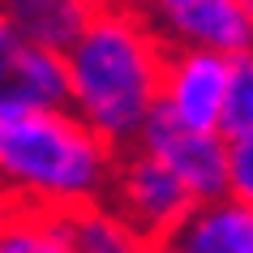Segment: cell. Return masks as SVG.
<instances>
[{
  "instance_id": "6da1fadb",
  "label": "cell",
  "mask_w": 253,
  "mask_h": 253,
  "mask_svg": "<svg viewBox=\"0 0 253 253\" xmlns=\"http://www.w3.org/2000/svg\"><path fill=\"white\" fill-rule=\"evenodd\" d=\"M163 39L142 9L94 4L82 39L65 52L69 112L112 150H129L159 103Z\"/></svg>"
},
{
  "instance_id": "7a4b0ae2",
  "label": "cell",
  "mask_w": 253,
  "mask_h": 253,
  "mask_svg": "<svg viewBox=\"0 0 253 253\" xmlns=\"http://www.w3.org/2000/svg\"><path fill=\"white\" fill-rule=\"evenodd\" d=\"M116 155L73 112H35L0 99V189L9 206L69 214L107 202Z\"/></svg>"
},
{
  "instance_id": "3957f363",
  "label": "cell",
  "mask_w": 253,
  "mask_h": 253,
  "mask_svg": "<svg viewBox=\"0 0 253 253\" xmlns=\"http://www.w3.org/2000/svg\"><path fill=\"white\" fill-rule=\"evenodd\" d=\"M107 206L133 227L142 240L159 245L185 223L198 202L189 198V189L176 180L159 159H150L146 150H120L112 189H107Z\"/></svg>"
},
{
  "instance_id": "277c9868",
  "label": "cell",
  "mask_w": 253,
  "mask_h": 253,
  "mask_svg": "<svg viewBox=\"0 0 253 253\" xmlns=\"http://www.w3.org/2000/svg\"><path fill=\"white\" fill-rule=\"evenodd\" d=\"M133 150H146L150 159H159L189 189V198L198 202V206L227 198V142L219 133L185 129L180 120H172L155 103V112L146 116Z\"/></svg>"
},
{
  "instance_id": "5b68a950",
  "label": "cell",
  "mask_w": 253,
  "mask_h": 253,
  "mask_svg": "<svg viewBox=\"0 0 253 253\" xmlns=\"http://www.w3.org/2000/svg\"><path fill=\"white\" fill-rule=\"evenodd\" d=\"M142 13L163 47L211 52L223 60H240L253 52V22L245 0H159Z\"/></svg>"
},
{
  "instance_id": "8992f818",
  "label": "cell",
  "mask_w": 253,
  "mask_h": 253,
  "mask_svg": "<svg viewBox=\"0 0 253 253\" xmlns=\"http://www.w3.org/2000/svg\"><path fill=\"white\" fill-rule=\"evenodd\" d=\"M227 82H232V60L211 52H185L168 47L163 56V82H159V107L185 129L198 133H219V116L227 103Z\"/></svg>"
},
{
  "instance_id": "52a82bcc",
  "label": "cell",
  "mask_w": 253,
  "mask_h": 253,
  "mask_svg": "<svg viewBox=\"0 0 253 253\" xmlns=\"http://www.w3.org/2000/svg\"><path fill=\"white\" fill-rule=\"evenodd\" d=\"M155 253H253V211L232 198L193 206V214L163 236Z\"/></svg>"
},
{
  "instance_id": "ba28073f",
  "label": "cell",
  "mask_w": 253,
  "mask_h": 253,
  "mask_svg": "<svg viewBox=\"0 0 253 253\" xmlns=\"http://www.w3.org/2000/svg\"><path fill=\"white\" fill-rule=\"evenodd\" d=\"M0 9L26 47H43V52L60 56L82 39V30L94 13V4H86V0H13Z\"/></svg>"
},
{
  "instance_id": "9c48e42d",
  "label": "cell",
  "mask_w": 253,
  "mask_h": 253,
  "mask_svg": "<svg viewBox=\"0 0 253 253\" xmlns=\"http://www.w3.org/2000/svg\"><path fill=\"white\" fill-rule=\"evenodd\" d=\"M22 107L35 112H69V65L60 52H43V47H22L9 78V94Z\"/></svg>"
},
{
  "instance_id": "30bf717a",
  "label": "cell",
  "mask_w": 253,
  "mask_h": 253,
  "mask_svg": "<svg viewBox=\"0 0 253 253\" xmlns=\"http://www.w3.org/2000/svg\"><path fill=\"white\" fill-rule=\"evenodd\" d=\"M65 232L73 253H155L150 240H142L107 202L82 206L65 214Z\"/></svg>"
},
{
  "instance_id": "8fae6325",
  "label": "cell",
  "mask_w": 253,
  "mask_h": 253,
  "mask_svg": "<svg viewBox=\"0 0 253 253\" xmlns=\"http://www.w3.org/2000/svg\"><path fill=\"white\" fill-rule=\"evenodd\" d=\"M0 253H73L65 214L9 206L0 214Z\"/></svg>"
},
{
  "instance_id": "7c38bea8",
  "label": "cell",
  "mask_w": 253,
  "mask_h": 253,
  "mask_svg": "<svg viewBox=\"0 0 253 253\" xmlns=\"http://www.w3.org/2000/svg\"><path fill=\"white\" fill-rule=\"evenodd\" d=\"M219 137L240 142L253 137V52L232 60V82H227V103L219 116Z\"/></svg>"
},
{
  "instance_id": "4fadbf2b",
  "label": "cell",
  "mask_w": 253,
  "mask_h": 253,
  "mask_svg": "<svg viewBox=\"0 0 253 253\" xmlns=\"http://www.w3.org/2000/svg\"><path fill=\"white\" fill-rule=\"evenodd\" d=\"M227 198L253 211V137L227 142Z\"/></svg>"
},
{
  "instance_id": "5bb4252c",
  "label": "cell",
  "mask_w": 253,
  "mask_h": 253,
  "mask_svg": "<svg viewBox=\"0 0 253 253\" xmlns=\"http://www.w3.org/2000/svg\"><path fill=\"white\" fill-rule=\"evenodd\" d=\"M22 47L26 43L17 39V30L9 26V17L0 9V99L9 94V78H13V65H17V56H22Z\"/></svg>"
},
{
  "instance_id": "9a60e30c",
  "label": "cell",
  "mask_w": 253,
  "mask_h": 253,
  "mask_svg": "<svg viewBox=\"0 0 253 253\" xmlns=\"http://www.w3.org/2000/svg\"><path fill=\"white\" fill-rule=\"evenodd\" d=\"M9 211V198H4V189H0V214Z\"/></svg>"
},
{
  "instance_id": "2e32d148",
  "label": "cell",
  "mask_w": 253,
  "mask_h": 253,
  "mask_svg": "<svg viewBox=\"0 0 253 253\" xmlns=\"http://www.w3.org/2000/svg\"><path fill=\"white\" fill-rule=\"evenodd\" d=\"M245 9H249V22H253V0H245Z\"/></svg>"
}]
</instances>
